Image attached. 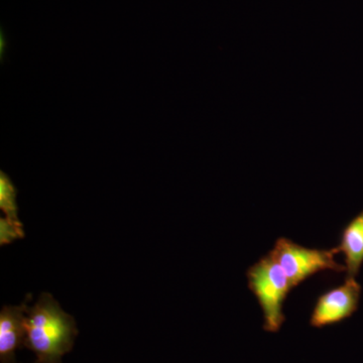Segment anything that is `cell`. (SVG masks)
Returning <instances> with one entry per match:
<instances>
[{
	"mask_svg": "<svg viewBox=\"0 0 363 363\" xmlns=\"http://www.w3.org/2000/svg\"><path fill=\"white\" fill-rule=\"evenodd\" d=\"M336 250L345 257L347 278L355 279L363 262V210L345 227Z\"/></svg>",
	"mask_w": 363,
	"mask_h": 363,
	"instance_id": "8992f818",
	"label": "cell"
},
{
	"mask_svg": "<svg viewBox=\"0 0 363 363\" xmlns=\"http://www.w3.org/2000/svg\"><path fill=\"white\" fill-rule=\"evenodd\" d=\"M25 238L23 223L13 221L7 217L0 219V245H9L18 238Z\"/></svg>",
	"mask_w": 363,
	"mask_h": 363,
	"instance_id": "ba28073f",
	"label": "cell"
},
{
	"mask_svg": "<svg viewBox=\"0 0 363 363\" xmlns=\"http://www.w3.org/2000/svg\"><path fill=\"white\" fill-rule=\"evenodd\" d=\"M26 298L20 306H6L0 312V362L16 363V352L26 347Z\"/></svg>",
	"mask_w": 363,
	"mask_h": 363,
	"instance_id": "5b68a950",
	"label": "cell"
},
{
	"mask_svg": "<svg viewBox=\"0 0 363 363\" xmlns=\"http://www.w3.org/2000/svg\"><path fill=\"white\" fill-rule=\"evenodd\" d=\"M247 278L248 288L262 308L264 330L276 333L285 321L284 301L293 289L288 277L269 252L248 269Z\"/></svg>",
	"mask_w": 363,
	"mask_h": 363,
	"instance_id": "7a4b0ae2",
	"label": "cell"
},
{
	"mask_svg": "<svg viewBox=\"0 0 363 363\" xmlns=\"http://www.w3.org/2000/svg\"><path fill=\"white\" fill-rule=\"evenodd\" d=\"M33 363H39V362H38V360H35V362H33Z\"/></svg>",
	"mask_w": 363,
	"mask_h": 363,
	"instance_id": "9c48e42d",
	"label": "cell"
},
{
	"mask_svg": "<svg viewBox=\"0 0 363 363\" xmlns=\"http://www.w3.org/2000/svg\"><path fill=\"white\" fill-rule=\"evenodd\" d=\"M360 294L362 286L357 279L346 278L342 286L332 289L318 298L310 323L313 327L322 328L351 316L357 309Z\"/></svg>",
	"mask_w": 363,
	"mask_h": 363,
	"instance_id": "277c9868",
	"label": "cell"
},
{
	"mask_svg": "<svg viewBox=\"0 0 363 363\" xmlns=\"http://www.w3.org/2000/svg\"><path fill=\"white\" fill-rule=\"evenodd\" d=\"M26 347L35 353L39 363H61L78 335L75 319L49 293L40 294L26 310Z\"/></svg>",
	"mask_w": 363,
	"mask_h": 363,
	"instance_id": "6da1fadb",
	"label": "cell"
},
{
	"mask_svg": "<svg viewBox=\"0 0 363 363\" xmlns=\"http://www.w3.org/2000/svg\"><path fill=\"white\" fill-rule=\"evenodd\" d=\"M269 253L285 272L292 288L318 272H346L345 266L334 259V255L338 253L336 247L329 250L307 248L281 238Z\"/></svg>",
	"mask_w": 363,
	"mask_h": 363,
	"instance_id": "3957f363",
	"label": "cell"
},
{
	"mask_svg": "<svg viewBox=\"0 0 363 363\" xmlns=\"http://www.w3.org/2000/svg\"><path fill=\"white\" fill-rule=\"evenodd\" d=\"M16 189L4 172L0 174V208L7 218L20 221L16 205Z\"/></svg>",
	"mask_w": 363,
	"mask_h": 363,
	"instance_id": "52a82bcc",
	"label": "cell"
}]
</instances>
